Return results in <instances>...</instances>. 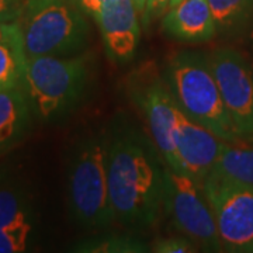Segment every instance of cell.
<instances>
[{
	"instance_id": "6da1fadb",
	"label": "cell",
	"mask_w": 253,
	"mask_h": 253,
	"mask_svg": "<svg viewBox=\"0 0 253 253\" xmlns=\"http://www.w3.org/2000/svg\"><path fill=\"white\" fill-rule=\"evenodd\" d=\"M166 162L151 139L134 128L109 138V191L116 221L149 228L163 208Z\"/></svg>"
},
{
	"instance_id": "7a4b0ae2",
	"label": "cell",
	"mask_w": 253,
	"mask_h": 253,
	"mask_svg": "<svg viewBox=\"0 0 253 253\" xmlns=\"http://www.w3.org/2000/svg\"><path fill=\"white\" fill-rule=\"evenodd\" d=\"M109 136L91 134L73 145L66 168V196L75 221L86 229L116 221L109 191Z\"/></svg>"
},
{
	"instance_id": "3957f363",
	"label": "cell",
	"mask_w": 253,
	"mask_h": 253,
	"mask_svg": "<svg viewBox=\"0 0 253 253\" xmlns=\"http://www.w3.org/2000/svg\"><path fill=\"white\" fill-rule=\"evenodd\" d=\"M168 87L179 109L221 139L239 135L228 114L208 55L183 51L168 65Z\"/></svg>"
},
{
	"instance_id": "277c9868",
	"label": "cell",
	"mask_w": 253,
	"mask_h": 253,
	"mask_svg": "<svg viewBox=\"0 0 253 253\" xmlns=\"http://www.w3.org/2000/svg\"><path fill=\"white\" fill-rule=\"evenodd\" d=\"M18 27L27 58L71 56L87 44V16L72 0L24 1Z\"/></svg>"
},
{
	"instance_id": "5b68a950",
	"label": "cell",
	"mask_w": 253,
	"mask_h": 253,
	"mask_svg": "<svg viewBox=\"0 0 253 253\" xmlns=\"http://www.w3.org/2000/svg\"><path fill=\"white\" fill-rule=\"evenodd\" d=\"M91 72V55L27 58L23 87L31 111L41 120L65 114L81 100Z\"/></svg>"
},
{
	"instance_id": "8992f818",
	"label": "cell",
	"mask_w": 253,
	"mask_h": 253,
	"mask_svg": "<svg viewBox=\"0 0 253 253\" xmlns=\"http://www.w3.org/2000/svg\"><path fill=\"white\" fill-rule=\"evenodd\" d=\"M163 211L180 235L207 252H224L203 184L169 166L165 170Z\"/></svg>"
},
{
	"instance_id": "52a82bcc",
	"label": "cell",
	"mask_w": 253,
	"mask_h": 253,
	"mask_svg": "<svg viewBox=\"0 0 253 253\" xmlns=\"http://www.w3.org/2000/svg\"><path fill=\"white\" fill-rule=\"evenodd\" d=\"M203 187L222 251L253 253V186L208 176Z\"/></svg>"
},
{
	"instance_id": "ba28073f",
	"label": "cell",
	"mask_w": 253,
	"mask_h": 253,
	"mask_svg": "<svg viewBox=\"0 0 253 253\" xmlns=\"http://www.w3.org/2000/svg\"><path fill=\"white\" fill-rule=\"evenodd\" d=\"M228 114L239 135L253 132V69L232 48L208 54Z\"/></svg>"
},
{
	"instance_id": "9c48e42d",
	"label": "cell",
	"mask_w": 253,
	"mask_h": 253,
	"mask_svg": "<svg viewBox=\"0 0 253 253\" xmlns=\"http://www.w3.org/2000/svg\"><path fill=\"white\" fill-rule=\"evenodd\" d=\"M132 96L144 113L151 138L166 165L174 170H180L174 144V126L179 106L169 87L158 79H149L136 83L132 87Z\"/></svg>"
},
{
	"instance_id": "30bf717a",
	"label": "cell",
	"mask_w": 253,
	"mask_h": 253,
	"mask_svg": "<svg viewBox=\"0 0 253 253\" xmlns=\"http://www.w3.org/2000/svg\"><path fill=\"white\" fill-rule=\"evenodd\" d=\"M93 21L99 27L110 61L118 65L132 61L142 26L132 0H107Z\"/></svg>"
},
{
	"instance_id": "8fae6325",
	"label": "cell",
	"mask_w": 253,
	"mask_h": 253,
	"mask_svg": "<svg viewBox=\"0 0 253 253\" xmlns=\"http://www.w3.org/2000/svg\"><path fill=\"white\" fill-rule=\"evenodd\" d=\"M222 141L212 131L177 110L174 144L180 172L203 184L215 166Z\"/></svg>"
},
{
	"instance_id": "7c38bea8",
	"label": "cell",
	"mask_w": 253,
	"mask_h": 253,
	"mask_svg": "<svg viewBox=\"0 0 253 253\" xmlns=\"http://www.w3.org/2000/svg\"><path fill=\"white\" fill-rule=\"evenodd\" d=\"M163 31L183 42H207L218 31L207 0H181L162 16Z\"/></svg>"
},
{
	"instance_id": "4fadbf2b",
	"label": "cell",
	"mask_w": 253,
	"mask_h": 253,
	"mask_svg": "<svg viewBox=\"0 0 253 253\" xmlns=\"http://www.w3.org/2000/svg\"><path fill=\"white\" fill-rule=\"evenodd\" d=\"M31 113L23 86L0 89V155L6 154L24 138Z\"/></svg>"
},
{
	"instance_id": "5bb4252c",
	"label": "cell",
	"mask_w": 253,
	"mask_h": 253,
	"mask_svg": "<svg viewBox=\"0 0 253 253\" xmlns=\"http://www.w3.org/2000/svg\"><path fill=\"white\" fill-rule=\"evenodd\" d=\"M210 176L253 186V132L224 139Z\"/></svg>"
},
{
	"instance_id": "9a60e30c",
	"label": "cell",
	"mask_w": 253,
	"mask_h": 253,
	"mask_svg": "<svg viewBox=\"0 0 253 253\" xmlns=\"http://www.w3.org/2000/svg\"><path fill=\"white\" fill-rule=\"evenodd\" d=\"M27 56L18 23H0V89L23 86Z\"/></svg>"
},
{
	"instance_id": "2e32d148",
	"label": "cell",
	"mask_w": 253,
	"mask_h": 253,
	"mask_svg": "<svg viewBox=\"0 0 253 253\" xmlns=\"http://www.w3.org/2000/svg\"><path fill=\"white\" fill-rule=\"evenodd\" d=\"M73 251L83 253H144L151 252V248L136 236L113 234L82 241Z\"/></svg>"
},
{
	"instance_id": "e0dca14e",
	"label": "cell",
	"mask_w": 253,
	"mask_h": 253,
	"mask_svg": "<svg viewBox=\"0 0 253 253\" xmlns=\"http://www.w3.org/2000/svg\"><path fill=\"white\" fill-rule=\"evenodd\" d=\"M218 33L242 26L253 11V0H207Z\"/></svg>"
},
{
	"instance_id": "ac0fdd59",
	"label": "cell",
	"mask_w": 253,
	"mask_h": 253,
	"mask_svg": "<svg viewBox=\"0 0 253 253\" xmlns=\"http://www.w3.org/2000/svg\"><path fill=\"white\" fill-rule=\"evenodd\" d=\"M21 225H33L28 204L17 191L0 187V226L14 228Z\"/></svg>"
},
{
	"instance_id": "d6986e66",
	"label": "cell",
	"mask_w": 253,
	"mask_h": 253,
	"mask_svg": "<svg viewBox=\"0 0 253 253\" xmlns=\"http://www.w3.org/2000/svg\"><path fill=\"white\" fill-rule=\"evenodd\" d=\"M31 232L33 225H21L14 228L0 226V253L26 252Z\"/></svg>"
},
{
	"instance_id": "ffe728a7",
	"label": "cell",
	"mask_w": 253,
	"mask_h": 253,
	"mask_svg": "<svg viewBox=\"0 0 253 253\" xmlns=\"http://www.w3.org/2000/svg\"><path fill=\"white\" fill-rule=\"evenodd\" d=\"M196 246L197 245L184 235L156 238L149 245L151 252L156 253H193L199 251Z\"/></svg>"
},
{
	"instance_id": "44dd1931",
	"label": "cell",
	"mask_w": 253,
	"mask_h": 253,
	"mask_svg": "<svg viewBox=\"0 0 253 253\" xmlns=\"http://www.w3.org/2000/svg\"><path fill=\"white\" fill-rule=\"evenodd\" d=\"M24 0H0V23H16L21 16Z\"/></svg>"
},
{
	"instance_id": "7402d4cb",
	"label": "cell",
	"mask_w": 253,
	"mask_h": 253,
	"mask_svg": "<svg viewBox=\"0 0 253 253\" xmlns=\"http://www.w3.org/2000/svg\"><path fill=\"white\" fill-rule=\"evenodd\" d=\"M170 6V0H148L146 4V26L155 20L162 17Z\"/></svg>"
},
{
	"instance_id": "603a6c76",
	"label": "cell",
	"mask_w": 253,
	"mask_h": 253,
	"mask_svg": "<svg viewBox=\"0 0 253 253\" xmlns=\"http://www.w3.org/2000/svg\"><path fill=\"white\" fill-rule=\"evenodd\" d=\"M72 1L87 17L94 20L107 0H72Z\"/></svg>"
},
{
	"instance_id": "cb8c5ba5",
	"label": "cell",
	"mask_w": 253,
	"mask_h": 253,
	"mask_svg": "<svg viewBox=\"0 0 253 253\" xmlns=\"http://www.w3.org/2000/svg\"><path fill=\"white\" fill-rule=\"evenodd\" d=\"M132 3L135 4L136 10L139 13L142 26H146V4H148V0H132Z\"/></svg>"
},
{
	"instance_id": "d4e9b609",
	"label": "cell",
	"mask_w": 253,
	"mask_h": 253,
	"mask_svg": "<svg viewBox=\"0 0 253 253\" xmlns=\"http://www.w3.org/2000/svg\"><path fill=\"white\" fill-rule=\"evenodd\" d=\"M181 0H170V6L169 7H172V6H176L177 3H180Z\"/></svg>"
},
{
	"instance_id": "484cf974",
	"label": "cell",
	"mask_w": 253,
	"mask_h": 253,
	"mask_svg": "<svg viewBox=\"0 0 253 253\" xmlns=\"http://www.w3.org/2000/svg\"><path fill=\"white\" fill-rule=\"evenodd\" d=\"M24 1H28V0H24Z\"/></svg>"
}]
</instances>
